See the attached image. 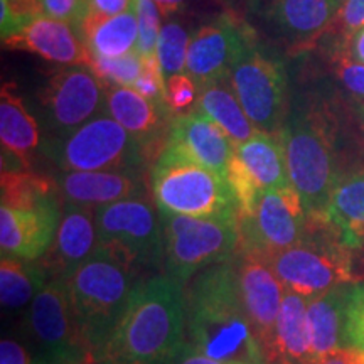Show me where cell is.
Masks as SVG:
<instances>
[{
	"mask_svg": "<svg viewBox=\"0 0 364 364\" xmlns=\"http://www.w3.org/2000/svg\"><path fill=\"white\" fill-rule=\"evenodd\" d=\"M53 177L63 203L93 209L124 199L144 198L147 193L145 174L139 171L58 172Z\"/></svg>",
	"mask_w": 364,
	"mask_h": 364,
	"instance_id": "d6986e66",
	"label": "cell"
},
{
	"mask_svg": "<svg viewBox=\"0 0 364 364\" xmlns=\"http://www.w3.org/2000/svg\"><path fill=\"white\" fill-rule=\"evenodd\" d=\"M189 34L179 22H167L162 26L157 43V58L161 63L164 78L181 75L188 66Z\"/></svg>",
	"mask_w": 364,
	"mask_h": 364,
	"instance_id": "1f68e13d",
	"label": "cell"
},
{
	"mask_svg": "<svg viewBox=\"0 0 364 364\" xmlns=\"http://www.w3.org/2000/svg\"><path fill=\"white\" fill-rule=\"evenodd\" d=\"M199 102V85L188 73L171 76L166 80V105L174 117L194 112Z\"/></svg>",
	"mask_w": 364,
	"mask_h": 364,
	"instance_id": "e575fe53",
	"label": "cell"
},
{
	"mask_svg": "<svg viewBox=\"0 0 364 364\" xmlns=\"http://www.w3.org/2000/svg\"><path fill=\"white\" fill-rule=\"evenodd\" d=\"M186 344V287L171 277L142 280L100 354V364H172Z\"/></svg>",
	"mask_w": 364,
	"mask_h": 364,
	"instance_id": "7a4b0ae2",
	"label": "cell"
},
{
	"mask_svg": "<svg viewBox=\"0 0 364 364\" xmlns=\"http://www.w3.org/2000/svg\"><path fill=\"white\" fill-rule=\"evenodd\" d=\"M346 56L356 63H363L364 65V26L358 29L356 33L348 38V49H346Z\"/></svg>",
	"mask_w": 364,
	"mask_h": 364,
	"instance_id": "f6af8a7d",
	"label": "cell"
},
{
	"mask_svg": "<svg viewBox=\"0 0 364 364\" xmlns=\"http://www.w3.org/2000/svg\"><path fill=\"white\" fill-rule=\"evenodd\" d=\"M61 221V201L33 209L0 206V248L2 257L41 260L51 248Z\"/></svg>",
	"mask_w": 364,
	"mask_h": 364,
	"instance_id": "e0dca14e",
	"label": "cell"
},
{
	"mask_svg": "<svg viewBox=\"0 0 364 364\" xmlns=\"http://www.w3.org/2000/svg\"><path fill=\"white\" fill-rule=\"evenodd\" d=\"M255 43L257 38L250 26L231 14H223L191 39L186 73L199 86L220 80L230 75L240 54Z\"/></svg>",
	"mask_w": 364,
	"mask_h": 364,
	"instance_id": "9a60e30c",
	"label": "cell"
},
{
	"mask_svg": "<svg viewBox=\"0 0 364 364\" xmlns=\"http://www.w3.org/2000/svg\"><path fill=\"white\" fill-rule=\"evenodd\" d=\"M312 364H364V353L356 348H343L317 358Z\"/></svg>",
	"mask_w": 364,
	"mask_h": 364,
	"instance_id": "7bdbcfd3",
	"label": "cell"
},
{
	"mask_svg": "<svg viewBox=\"0 0 364 364\" xmlns=\"http://www.w3.org/2000/svg\"><path fill=\"white\" fill-rule=\"evenodd\" d=\"M107 113L142 145L149 162L157 161L176 118L166 102H152L129 86H107Z\"/></svg>",
	"mask_w": 364,
	"mask_h": 364,
	"instance_id": "2e32d148",
	"label": "cell"
},
{
	"mask_svg": "<svg viewBox=\"0 0 364 364\" xmlns=\"http://www.w3.org/2000/svg\"><path fill=\"white\" fill-rule=\"evenodd\" d=\"M98 250L95 209L63 203L61 221L51 248L41 258L49 277H63Z\"/></svg>",
	"mask_w": 364,
	"mask_h": 364,
	"instance_id": "44dd1931",
	"label": "cell"
},
{
	"mask_svg": "<svg viewBox=\"0 0 364 364\" xmlns=\"http://www.w3.org/2000/svg\"><path fill=\"white\" fill-rule=\"evenodd\" d=\"M139 268L98 247L91 257L63 275L68 295L95 363L124 316L139 280Z\"/></svg>",
	"mask_w": 364,
	"mask_h": 364,
	"instance_id": "3957f363",
	"label": "cell"
},
{
	"mask_svg": "<svg viewBox=\"0 0 364 364\" xmlns=\"http://www.w3.org/2000/svg\"><path fill=\"white\" fill-rule=\"evenodd\" d=\"M349 294L351 287L341 285L307 299V318L316 358L348 348L346 312Z\"/></svg>",
	"mask_w": 364,
	"mask_h": 364,
	"instance_id": "cb8c5ba5",
	"label": "cell"
},
{
	"mask_svg": "<svg viewBox=\"0 0 364 364\" xmlns=\"http://www.w3.org/2000/svg\"><path fill=\"white\" fill-rule=\"evenodd\" d=\"M90 68L105 86H129V88H134L135 81L142 75L144 58L136 51L120 58L93 56Z\"/></svg>",
	"mask_w": 364,
	"mask_h": 364,
	"instance_id": "d6a6232c",
	"label": "cell"
},
{
	"mask_svg": "<svg viewBox=\"0 0 364 364\" xmlns=\"http://www.w3.org/2000/svg\"><path fill=\"white\" fill-rule=\"evenodd\" d=\"M130 9H134V0H90L88 4V14H98L105 17L118 16Z\"/></svg>",
	"mask_w": 364,
	"mask_h": 364,
	"instance_id": "b9f144b4",
	"label": "cell"
},
{
	"mask_svg": "<svg viewBox=\"0 0 364 364\" xmlns=\"http://www.w3.org/2000/svg\"><path fill=\"white\" fill-rule=\"evenodd\" d=\"M346 339L348 348L364 353V282L351 287L346 312Z\"/></svg>",
	"mask_w": 364,
	"mask_h": 364,
	"instance_id": "d590c367",
	"label": "cell"
},
{
	"mask_svg": "<svg viewBox=\"0 0 364 364\" xmlns=\"http://www.w3.org/2000/svg\"><path fill=\"white\" fill-rule=\"evenodd\" d=\"M338 78L356 97L364 98V65L356 63L348 56H341L338 61Z\"/></svg>",
	"mask_w": 364,
	"mask_h": 364,
	"instance_id": "ab89813d",
	"label": "cell"
},
{
	"mask_svg": "<svg viewBox=\"0 0 364 364\" xmlns=\"http://www.w3.org/2000/svg\"><path fill=\"white\" fill-rule=\"evenodd\" d=\"M235 159L262 191L292 186L280 134L257 130L252 139L235 147Z\"/></svg>",
	"mask_w": 364,
	"mask_h": 364,
	"instance_id": "d4e9b609",
	"label": "cell"
},
{
	"mask_svg": "<svg viewBox=\"0 0 364 364\" xmlns=\"http://www.w3.org/2000/svg\"><path fill=\"white\" fill-rule=\"evenodd\" d=\"M0 364H34V358L19 341L4 338L0 343Z\"/></svg>",
	"mask_w": 364,
	"mask_h": 364,
	"instance_id": "60d3db41",
	"label": "cell"
},
{
	"mask_svg": "<svg viewBox=\"0 0 364 364\" xmlns=\"http://www.w3.org/2000/svg\"><path fill=\"white\" fill-rule=\"evenodd\" d=\"M44 16L65 21L80 31V26L88 14L90 0H41Z\"/></svg>",
	"mask_w": 364,
	"mask_h": 364,
	"instance_id": "74e56055",
	"label": "cell"
},
{
	"mask_svg": "<svg viewBox=\"0 0 364 364\" xmlns=\"http://www.w3.org/2000/svg\"><path fill=\"white\" fill-rule=\"evenodd\" d=\"M46 139H63L107 113V86L90 66H65L38 93Z\"/></svg>",
	"mask_w": 364,
	"mask_h": 364,
	"instance_id": "8fae6325",
	"label": "cell"
},
{
	"mask_svg": "<svg viewBox=\"0 0 364 364\" xmlns=\"http://www.w3.org/2000/svg\"><path fill=\"white\" fill-rule=\"evenodd\" d=\"M134 11L139 22V43L136 53L142 58L157 54V43L161 36V9L154 0H134Z\"/></svg>",
	"mask_w": 364,
	"mask_h": 364,
	"instance_id": "836d02e7",
	"label": "cell"
},
{
	"mask_svg": "<svg viewBox=\"0 0 364 364\" xmlns=\"http://www.w3.org/2000/svg\"><path fill=\"white\" fill-rule=\"evenodd\" d=\"M196 108L221 127L235 147L257 134V127L252 124L247 112L241 107L230 76H223L220 80L199 86V102Z\"/></svg>",
	"mask_w": 364,
	"mask_h": 364,
	"instance_id": "83f0119b",
	"label": "cell"
},
{
	"mask_svg": "<svg viewBox=\"0 0 364 364\" xmlns=\"http://www.w3.org/2000/svg\"><path fill=\"white\" fill-rule=\"evenodd\" d=\"M309 215L292 186L268 189L250 215H238V255L262 257L297 245L307 233Z\"/></svg>",
	"mask_w": 364,
	"mask_h": 364,
	"instance_id": "4fadbf2b",
	"label": "cell"
},
{
	"mask_svg": "<svg viewBox=\"0 0 364 364\" xmlns=\"http://www.w3.org/2000/svg\"><path fill=\"white\" fill-rule=\"evenodd\" d=\"M322 220L346 248H364V171L339 177Z\"/></svg>",
	"mask_w": 364,
	"mask_h": 364,
	"instance_id": "603a6c76",
	"label": "cell"
},
{
	"mask_svg": "<svg viewBox=\"0 0 364 364\" xmlns=\"http://www.w3.org/2000/svg\"><path fill=\"white\" fill-rule=\"evenodd\" d=\"M235 258L198 273L186 289V338L216 361L267 364L245 307Z\"/></svg>",
	"mask_w": 364,
	"mask_h": 364,
	"instance_id": "6da1fadb",
	"label": "cell"
},
{
	"mask_svg": "<svg viewBox=\"0 0 364 364\" xmlns=\"http://www.w3.org/2000/svg\"><path fill=\"white\" fill-rule=\"evenodd\" d=\"M228 76L257 130L280 134L289 113L284 63L255 43L240 54Z\"/></svg>",
	"mask_w": 364,
	"mask_h": 364,
	"instance_id": "7c38bea8",
	"label": "cell"
},
{
	"mask_svg": "<svg viewBox=\"0 0 364 364\" xmlns=\"http://www.w3.org/2000/svg\"><path fill=\"white\" fill-rule=\"evenodd\" d=\"M95 225L98 247L118 255L139 270L157 267L164 260L161 215L145 196L97 208Z\"/></svg>",
	"mask_w": 364,
	"mask_h": 364,
	"instance_id": "30bf717a",
	"label": "cell"
},
{
	"mask_svg": "<svg viewBox=\"0 0 364 364\" xmlns=\"http://www.w3.org/2000/svg\"><path fill=\"white\" fill-rule=\"evenodd\" d=\"M172 364H226V363L216 361V359L206 356V354H203L199 349H196L193 344H189L188 341H186V344L182 346L181 353L177 354V358L174 359V363Z\"/></svg>",
	"mask_w": 364,
	"mask_h": 364,
	"instance_id": "ee69618b",
	"label": "cell"
},
{
	"mask_svg": "<svg viewBox=\"0 0 364 364\" xmlns=\"http://www.w3.org/2000/svg\"><path fill=\"white\" fill-rule=\"evenodd\" d=\"M164 270L181 285L216 263L238 257V220H211L159 211Z\"/></svg>",
	"mask_w": 364,
	"mask_h": 364,
	"instance_id": "ba28073f",
	"label": "cell"
},
{
	"mask_svg": "<svg viewBox=\"0 0 364 364\" xmlns=\"http://www.w3.org/2000/svg\"><path fill=\"white\" fill-rule=\"evenodd\" d=\"M245 307L267 364L275 363V331L287 289L265 257L240 253L235 258Z\"/></svg>",
	"mask_w": 364,
	"mask_h": 364,
	"instance_id": "5bb4252c",
	"label": "cell"
},
{
	"mask_svg": "<svg viewBox=\"0 0 364 364\" xmlns=\"http://www.w3.org/2000/svg\"><path fill=\"white\" fill-rule=\"evenodd\" d=\"M2 46L11 51L38 54L46 61L65 66H91L88 46L80 31L65 21L43 16L22 27L19 33L2 39Z\"/></svg>",
	"mask_w": 364,
	"mask_h": 364,
	"instance_id": "ac0fdd59",
	"label": "cell"
},
{
	"mask_svg": "<svg viewBox=\"0 0 364 364\" xmlns=\"http://www.w3.org/2000/svg\"><path fill=\"white\" fill-rule=\"evenodd\" d=\"M0 142L2 171H29L39 147L38 120L31 115L14 83H4L0 91Z\"/></svg>",
	"mask_w": 364,
	"mask_h": 364,
	"instance_id": "7402d4cb",
	"label": "cell"
},
{
	"mask_svg": "<svg viewBox=\"0 0 364 364\" xmlns=\"http://www.w3.org/2000/svg\"><path fill=\"white\" fill-rule=\"evenodd\" d=\"M157 4V7L161 9L162 16H169V14H174L182 9L188 0H154Z\"/></svg>",
	"mask_w": 364,
	"mask_h": 364,
	"instance_id": "bcb514c9",
	"label": "cell"
},
{
	"mask_svg": "<svg viewBox=\"0 0 364 364\" xmlns=\"http://www.w3.org/2000/svg\"><path fill=\"white\" fill-rule=\"evenodd\" d=\"M43 154L59 172H144L150 164L142 145L108 113L63 139H46Z\"/></svg>",
	"mask_w": 364,
	"mask_h": 364,
	"instance_id": "52a82bcc",
	"label": "cell"
},
{
	"mask_svg": "<svg viewBox=\"0 0 364 364\" xmlns=\"http://www.w3.org/2000/svg\"><path fill=\"white\" fill-rule=\"evenodd\" d=\"M364 26V0H343L341 9L336 16L334 22H332L329 33H339L349 36L356 33Z\"/></svg>",
	"mask_w": 364,
	"mask_h": 364,
	"instance_id": "f35d334b",
	"label": "cell"
},
{
	"mask_svg": "<svg viewBox=\"0 0 364 364\" xmlns=\"http://www.w3.org/2000/svg\"><path fill=\"white\" fill-rule=\"evenodd\" d=\"M134 90L139 91L142 97L152 100V102H166V78H164L157 54L144 58L142 75L135 81Z\"/></svg>",
	"mask_w": 364,
	"mask_h": 364,
	"instance_id": "8d00e7d4",
	"label": "cell"
},
{
	"mask_svg": "<svg viewBox=\"0 0 364 364\" xmlns=\"http://www.w3.org/2000/svg\"><path fill=\"white\" fill-rule=\"evenodd\" d=\"M167 144L179 150L182 156L228 179L235 145L221 127L198 108L188 115L174 118Z\"/></svg>",
	"mask_w": 364,
	"mask_h": 364,
	"instance_id": "ffe728a7",
	"label": "cell"
},
{
	"mask_svg": "<svg viewBox=\"0 0 364 364\" xmlns=\"http://www.w3.org/2000/svg\"><path fill=\"white\" fill-rule=\"evenodd\" d=\"M343 0H270V16L282 33L307 43L329 33Z\"/></svg>",
	"mask_w": 364,
	"mask_h": 364,
	"instance_id": "484cf974",
	"label": "cell"
},
{
	"mask_svg": "<svg viewBox=\"0 0 364 364\" xmlns=\"http://www.w3.org/2000/svg\"><path fill=\"white\" fill-rule=\"evenodd\" d=\"M280 135L290 184L309 218H322L339 179L329 127L321 113L299 108L287 113Z\"/></svg>",
	"mask_w": 364,
	"mask_h": 364,
	"instance_id": "5b68a950",
	"label": "cell"
},
{
	"mask_svg": "<svg viewBox=\"0 0 364 364\" xmlns=\"http://www.w3.org/2000/svg\"><path fill=\"white\" fill-rule=\"evenodd\" d=\"M349 252L322 218H309L297 245L265 258L287 290L311 299L356 280Z\"/></svg>",
	"mask_w": 364,
	"mask_h": 364,
	"instance_id": "8992f818",
	"label": "cell"
},
{
	"mask_svg": "<svg viewBox=\"0 0 364 364\" xmlns=\"http://www.w3.org/2000/svg\"><path fill=\"white\" fill-rule=\"evenodd\" d=\"M49 273L39 260H22V258L2 257L0 262V300L9 312L24 311L33 304L44 285Z\"/></svg>",
	"mask_w": 364,
	"mask_h": 364,
	"instance_id": "f546056e",
	"label": "cell"
},
{
	"mask_svg": "<svg viewBox=\"0 0 364 364\" xmlns=\"http://www.w3.org/2000/svg\"><path fill=\"white\" fill-rule=\"evenodd\" d=\"M0 194L2 206L14 209H33L61 199L54 177L31 171H2Z\"/></svg>",
	"mask_w": 364,
	"mask_h": 364,
	"instance_id": "4dcf8cb0",
	"label": "cell"
},
{
	"mask_svg": "<svg viewBox=\"0 0 364 364\" xmlns=\"http://www.w3.org/2000/svg\"><path fill=\"white\" fill-rule=\"evenodd\" d=\"M149 186L159 211L238 220V203L228 179L182 156L169 144L150 167Z\"/></svg>",
	"mask_w": 364,
	"mask_h": 364,
	"instance_id": "277c9868",
	"label": "cell"
},
{
	"mask_svg": "<svg viewBox=\"0 0 364 364\" xmlns=\"http://www.w3.org/2000/svg\"><path fill=\"white\" fill-rule=\"evenodd\" d=\"M27 329L34 343V364L95 363L63 277L49 279L27 311Z\"/></svg>",
	"mask_w": 364,
	"mask_h": 364,
	"instance_id": "9c48e42d",
	"label": "cell"
},
{
	"mask_svg": "<svg viewBox=\"0 0 364 364\" xmlns=\"http://www.w3.org/2000/svg\"><path fill=\"white\" fill-rule=\"evenodd\" d=\"M316 359L307 318V297L287 290L277 318L275 363L312 364Z\"/></svg>",
	"mask_w": 364,
	"mask_h": 364,
	"instance_id": "4316f807",
	"label": "cell"
},
{
	"mask_svg": "<svg viewBox=\"0 0 364 364\" xmlns=\"http://www.w3.org/2000/svg\"><path fill=\"white\" fill-rule=\"evenodd\" d=\"M80 33L91 56L120 58L136 51L139 22L134 9L113 17L88 14L81 22Z\"/></svg>",
	"mask_w": 364,
	"mask_h": 364,
	"instance_id": "f1b7e54d",
	"label": "cell"
}]
</instances>
